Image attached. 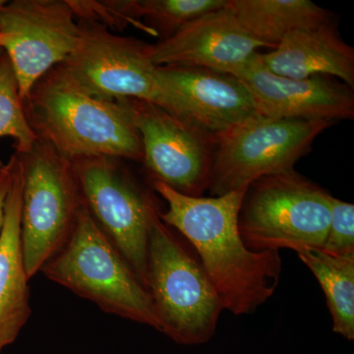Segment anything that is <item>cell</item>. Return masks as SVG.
<instances>
[{
  "label": "cell",
  "instance_id": "cell-1",
  "mask_svg": "<svg viewBox=\"0 0 354 354\" xmlns=\"http://www.w3.org/2000/svg\"><path fill=\"white\" fill-rule=\"evenodd\" d=\"M153 188L167 203L160 220L192 244L225 310L247 315L274 295L281 274L279 251L247 248L239 216L249 187L216 197L181 194L160 181Z\"/></svg>",
  "mask_w": 354,
  "mask_h": 354
},
{
  "label": "cell",
  "instance_id": "cell-2",
  "mask_svg": "<svg viewBox=\"0 0 354 354\" xmlns=\"http://www.w3.org/2000/svg\"><path fill=\"white\" fill-rule=\"evenodd\" d=\"M39 141L70 160L111 157L143 162V148L123 99L91 92L60 65L39 78L24 99Z\"/></svg>",
  "mask_w": 354,
  "mask_h": 354
},
{
  "label": "cell",
  "instance_id": "cell-3",
  "mask_svg": "<svg viewBox=\"0 0 354 354\" xmlns=\"http://www.w3.org/2000/svg\"><path fill=\"white\" fill-rule=\"evenodd\" d=\"M39 272L106 313L160 330L150 292L84 201L69 239Z\"/></svg>",
  "mask_w": 354,
  "mask_h": 354
},
{
  "label": "cell",
  "instance_id": "cell-4",
  "mask_svg": "<svg viewBox=\"0 0 354 354\" xmlns=\"http://www.w3.org/2000/svg\"><path fill=\"white\" fill-rule=\"evenodd\" d=\"M160 211L151 221L148 248V290L160 332L184 346L205 344L225 307L199 259L160 220Z\"/></svg>",
  "mask_w": 354,
  "mask_h": 354
},
{
  "label": "cell",
  "instance_id": "cell-5",
  "mask_svg": "<svg viewBox=\"0 0 354 354\" xmlns=\"http://www.w3.org/2000/svg\"><path fill=\"white\" fill-rule=\"evenodd\" d=\"M332 196L295 171L262 177L250 184L242 203V241L256 252L322 250Z\"/></svg>",
  "mask_w": 354,
  "mask_h": 354
},
{
  "label": "cell",
  "instance_id": "cell-6",
  "mask_svg": "<svg viewBox=\"0 0 354 354\" xmlns=\"http://www.w3.org/2000/svg\"><path fill=\"white\" fill-rule=\"evenodd\" d=\"M18 156L23 169L21 242L31 279L69 239L83 198L72 160L48 144L38 140L29 153Z\"/></svg>",
  "mask_w": 354,
  "mask_h": 354
},
{
  "label": "cell",
  "instance_id": "cell-7",
  "mask_svg": "<svg viewBox=\"0 0 354 354\" xmlns=\"http://www.w3.org/2000/svg\"><path fill=\"white\" fill-rule=\"evenodd\" d=\"M334 123L256 114L216 137L209 192L221 196L262 177L295 171L317 137Z\"/></svg>",
  "mask_w": 354,
  "mask_h": 354
},
{
  "label": "cell",
  "instance_id": "cell-8",
  "mask_svg": "<svg viewBox=\"0 0 354 354\" xmlns=\"http://www.w3.org/2000/svg\"><path fill=\"white\" fill-rule=\"evenodd\" d=\"M122 162L95 157L72 164L91 215L148 290L149 232L160 208Z\"/></svg>",
  "mask_w": 354,
  "mask_h": 354
},
{
  "label": "cell",
  "instance_id": "cell-9",
  "mask_svg": "<svg viewBox=\"0 0 354 354\" xmlns=\"http://www.w3.org/2000/svg\"><path fill=\"white\" fill-rule=\"evenodd\" d=\"M80 38L59 64L77 82L109 99L139 100L167 111V101L153 64L152 44L118 36L104 26L79 20Z\"/></svg>",
  "mask_w": 354,
  "mask_h": 354
},
{
  "label": "cell",
  "instance_id": "cell-10",
  "mask_svg": "<svg viewBox=\"0 0 354 354\" xmlns=\"http://www.w3.org/2000/svg\"><path fill=\"white\" fill-rule=\"evenodd\" d=\"M123 100L139 133L143 164L152 181L202 197L211 185L216 137L156 104Z\"/></svg>",
  "mask_w": 354,
  "mask_h": 354
},
{
  "label": "cell",
  "instance_id": "cell-11",
  "mask_svg": "<svg viewBox=\"0 0 354 354\" xmlns=\"http://www.w3.org/2000/svg\"><path fill=\"white\" fill-rule=\"evenodd\" d=\"M0 34L24 101L34 84L75 50L80 23L68 0H0Z\"/></svg>",
  "mask_w": 354,
  "mask_h": 354
},
{
  "label": "cell",
  "instance_id": "cell-12",
  "mask_svg": "<svg viewBox=\"0 0 354 354\" xmlns=\"http://www.w3.org/2000/svg\"><path fill=\"white\" fill-rule=\"evenodd\" d=\"M167 113L220 136L258 114L252 95L237 77L205 68L158 67Z\"/></svg>",
  "mask_w": 354,
  "mask_h": 354
},
{
  "label": "cell",
  "instance_id": "cell-13",
  "mask_svg": "<svg viewBox=\"0 0 354 354\" xmlns=\"http://www.w3.org/2000/svg\"><path fill=\"white\" fill-rule=\"evenodd\" d=\"M259 53L234 75L248 88L258 114L283 120H353V88L332 77L277 75L266 68Z\"/></svg>",
  "mask_w": 354,
  "mask_h": 354
},
{
  "label": "cell",
  "instance_id": "cell-14",
  "mask_svg": "<svg viewBox=\"0 0 354 354\" xmlns=\"http://www.w3.org/2000/svg\"><path fill=\"white\" fill-rule=\"evenodd\" d=\"M262 48H267L251 38L225 6L152 44L151 55L157 66L205 68L234 76Z\"/></svg>",
  "mask_w": 354,
  "mask_h": 354
},
{
  "label": "cell",
  "instance_id": "cell-15",
  "mask_svg": "<svg viewBox=\"0 0 354 354\" xmlns=\"http://www.w3.org/2000/svg\"><path fill=\"white\" fill-rule=\"evenodd\" d=\"M266 68L291 79L337 78L354 88V48L342 39L337 21L291 32L276 48L259 53Z\"/></svg>",
  "mask_w": 354,
  "mask_h": 354
},
{
  "label": "cell",
  "instance_id": "cell-16",
  "mask_svg": "<svg viewBox=\"0 0 354 354\" xmlns=\"http://www.w3.org/2000/svg\"><path fill=\"white\" fill-rule=\"evenodd\" d=\"M16 156L0 228V354L16 341L32 314L30 278L21 242L23 169L19 156Z\"/></svg>",
  "mask_w": 354,
  "mask_h": 354
},
{
  "label": "cell",
  "instance_id": "cell-17",
  "mask_svg": "<svg viewBox=\"0 0 354 354\" xmlns=\"http://www.w3.org/2000/svg\"><path fill=\"white\" fill-rule=\"evenodd\" d=\"M227 6L251 38L271 50L291 32L335 19L330 11L309 0H227Z\"/></svg>",
  "mask_w": 354,
  "mask_h": 354
},
{
  "label": "cell",
  "instance_id": "cell-18",
  "mask_svg": "<svg viewBox=\"0 0 354 354\" xmlns=\"http://www.w3.org/2000/svg\"><path fill=\"white\" fill-rule=\"evenodd\" d=\"M297 255L322 288L333 319V330L353 341L354 255H330L320 249H305Z\"/></svg>",
  "mask_w": 354,
  "mask_h": 354
},
{
  "label": "cell",
  "instance_id": "cell-19",
  "mask_svg": "<svg viewBox=\"0 0 354 354\" xmlns=\"http://www.w3.org/2000/svg\"><path fill=\"white\" fill-rule=\"evenodd\" d=\"M227 4V0H134L137 19L160 39L169 38L184 26Z\"/></svg>",
  "mask_w": 354,
  "mask_h": 354
},
{
  "label": "cell",
  "instance_id": "cell-20",
  "mask_svg": "<svg viewBox=\"0 0 354 354\" xmlns=\"http://www.w3.org/2000/svg\"><path fill=\"white\" fill-rule=\"evenodd\" d=\"M0 138H11L18 155L29 153L38 141L24 109L19 83L6 53H0Z\"/></svg>",
  "mask_w": 354,
  "mask_h": 354
},
{
  "label": "cell",
  "instance_id": "cell-21",
  "mask_svg": "<svg viewBox=\"0 0 354 354\" xmlns=\"http://www.w3.org/2000/svg\"><path fill=\"white\" fill-rule=\"evenodd\" d=\"M324 252L335 256L354 255V205L334 196Z\"/></svg>",
  "mask_w": 354,
  "mask_h": 354
},
{
  "label": "cell",
  "instance_id": "cell-22",
  "mask_svg": "<svg viewBox=\"0 0 354 354\" xmlns=\"http://www.w3.org/2000/svg\"><path fill=\"white\" fill-rule=\"evenodd\" d=\"M17 156L14 153L6 162H0V228L3 221L4 206L11 181H12L14 169H15Z\"/></svg>",
  "mask_w": 354,
  "mask_h": 354
},
{
  "label": "cell",
  "instance_id": "cell-23",
  "mask_svg": "<svg viewBox=\"0 0 354 354\" xmlns=\"http://www.w3.org/2000/svg\"><path fill=\"white\" fill-rule=\"evenodd\" d=\"M4 44V38L1 34H0V50H2V46H3Z\"/></svg>",
  "mask_w": 354,
  "mask_h": 354
}]
</instances>
